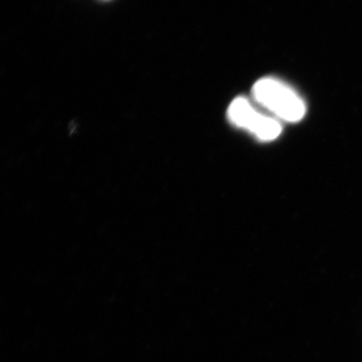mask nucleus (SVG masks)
Returning a JSON list of instances; mask_svg holds the SVG:
<instances>
[{"label":"nucleus","instance_id":"nucleus-1","mask_svg":"<svg viewBox=\"0 0 362 362\" xmlns=\"http://www.w3.org/2000/svg\"><path fill=\"white\" fill-rule=\"evenodd\" d=\"M252 93L258 103L287 122H298L306 113L303 100L277 78H261L252 87Z\"/></svg>","mask_w":362,"mask_h":362},{"label":"nucleus","instance_id":"nucleus-2","mask_svg":"<svg viewBox=\"0 0 362 362\" xmlns=\"http://www.w3.org/2000/svg\"><path fill=\"white\" fill-rule=\"evenodd\" d=\"M228 117L237 127L244 128L262 141H272L282 132V126L275 119L259 114L246 98L233 100Z\"/></svg>","mask_w":362,"mask_h":362}]
</instances>
